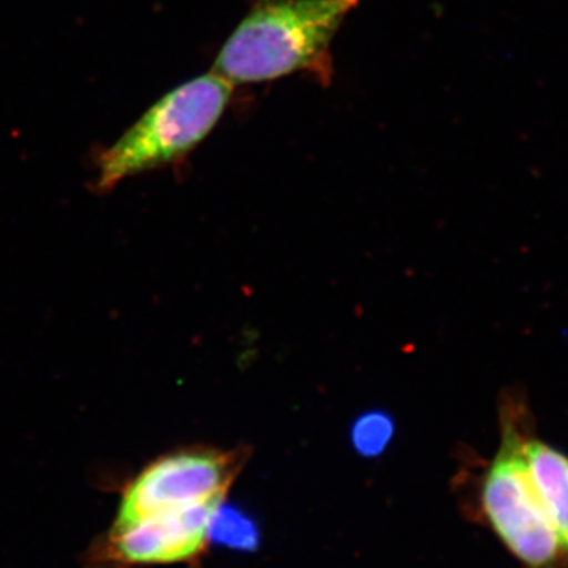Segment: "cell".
Segmentation results:
<instances>
[{"instance_id":"4","label":"cell","mask_w":568,"mask_h":568,"mask_svg":"<svg viewBox=\"0 0 568 568\" xmlns=\"http://www.w3.org/2000/svg\"><path fill=\"white\" fill-rule=\"evenodd\" d=\"M237 470L239 463L223 452L186 450L166 455L126 485L114 523L132 521L155 511L223 504Z\"/></svg>"},{"instance_id":"1","label":"cell","mask_w":568,"mask_h":568,"mask_svg":"<svg viewBox=\"0 0 568 568\" xmlns=\"http://www.w3.org/2000/svg\"><path fill=\"white\" fill-rule=\"evenodd\" d=\"M358 0H256L220 48L212 71L231 84L312 73L334 77L332 43Z\"/></svg>"},{"instance_id":"6","label":"cell","mask_w":568,"mask_h":568,"mask_svg":"<svg viewBox=\"0 0 568 568\" xmlns=\"http://www.w3.org/2000/svg\"><path fill=\"white\" fill-rule=\"evenodd\" d=\"M390 425L383 417H366L355 429V439L365 450H377L388 439Z\"/></svg>"},{"instance_id":"2","label":"cell","mask_w":568,"mask_h":568,"mask_svg":"<svg viewBox=\"0 0 568 568\" xmlns=\"http://www.w3.org/2000/svg\"><path fill=\"white\" fill-rule=\"evenodd\" d=\"M234 85L215 71L185 81L156 100L136 122L97 153V190L183 162L222 121Z\"/></svg>"},{"instance_id":"3","label":"cell","mask_w":568,"mask_h":568,"mask_svg":"<svg viewBox=\"0 0 568 568\" xmlns=\"http://www.w3.org/2000/svg\"><path fill=\"white\" fill-rule=\"evenodd\" d=\"M521 428L504 418L499 450L478 488V511L519 568H568V551L530 480Z\"/></svg>"},{"instance_id":"5","label":"cell","mask_w":568,"mask_h":568,"mask_svg":"<svg viewBox=\"0 0 568 568\" xmlns=\"http://www.w3.org/2000/svg\"><path fill=\"white\" fill-rule=\"evenodd\" d=\"M523 454L534 488L568 551V455L544 440L526 436Z\"/></svg>"}]
</instances>
